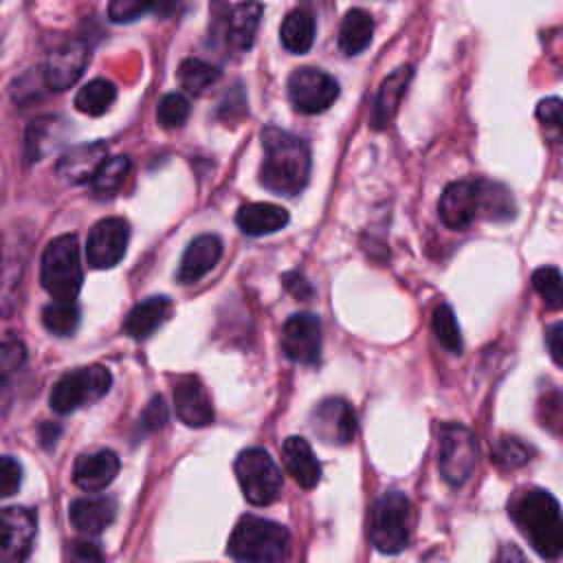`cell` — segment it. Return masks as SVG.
<instances>
[{
    "instance_id": "1",
    "label": "cell",
    "mask_w": 563,
    "mask_h": 563,
    "mask_svg": "<svg viewBox=\"0 0 563 563\" xmlns=\"http://www.w3.org/2000/svg\"><path fill=\"white\" fill-rule=\"evenodd\" d=\"M264 161L260 167V183L277 196H297L310 178V147L308 143L282 128L266 125L262 130Z\"/></svg>"
},
{
    "instance_id": "2",
    "label": "cell",
    "mask_w": 563,
    "mask_h": 563,
    "mask_svg": "<svg viewBox=\"0 0 563 563\" xmlns=\"http://www.w3.org/2000/svg\"><path fill=\"white\" fill-rule=\"evenodd\" d=\"M510 517L545 561L563 556V515L559 501L543 488H528L510 501Z\"/></svg>"
},
{
    "instance_id": "3",
    "label": "cell",
    "mask_w": 563,
    "mask_h": 563,
    "mask_svg": "<svg viewBox=\"0 0 563 563\" xmlns=\"http://www.w3.org/2000/svg\"><path fill=\"white\" fill-rule=\"evenodd\" d=\"M227 552L231 559L238 561H253V563H275L284 561L290 554V534L284 526L255 517L244 515L231 537Z\"/></svg>"
},
{
    "instance_id": "4",
    "label": "cell",
    "mask_w": 563,
    "mask_h": 563,
    "mask_svg": "<svg viewBox=\"0 0 563 563\" xmlns=\"http://www.w3.org/2000/svg\"><path fill=\"white\" fill-rule=\"evenodd\" d=\"M40 282L53 299H75L84 273L79 262V242L75 235L64 233L51 240L42 253Z\"/></svg>"
},
{
    "instance_id": "5",
    "label": "cell",
    "mask_w": 563,
    "mask_h": 563,
    "mask_svg": "<svg viewBox=\"0 0 563 563\" xmlns=\"http://www.w3.org/2000/svg\"><path fill=\"white\" fill-rule=\"evenodd\" d=\"M235 477L238 484L246 497L249 504L253 506H268L273 504L284 486L282 471L268 455V451L260 446L244 449L235 457Z\"/></svg>"
},
{
    "instance_id": "6",
    "label": "cell",
    "mask_w": 563,
    "mask_h": 563,
    "mask_svg": "<svg viewBox=\"0 0 563 563\" xmlns=\"http://www.w3.org/2000/svg\"><path fill=\"white\" fill-rule=\"evenodd\" d=\"M411 504L400 490H387L374 506L369 539L383 554H398L409 543Z\"/></svg>"
},
{
    "instance_id": "7",
    "label": "cell",
    "mask_w": 563,
    "mask_h": 563,
    "mask_svg": "<svg viewBox=\"0 0 563 563\" xmlns=\"http://www.w3.org/2000/svg\"><path fill=\"white\" fill-rule=\"evenodd\" d=\"M112 374L103 365L79 367L64 374L51 389L48 402L57 413H70L81 405L95 402L108 394Z\"/></svg>"
},
{
    "instance_id": "8",
    "label": "cell",
    "mask_w": 563,
    "mask_h": 563,
    "mask_svg": "<svg viewBox=\"0 0 563 563\" xmlns=\"http://www.w3.org/2000/svg\"><path fill=\"white\" fill-rule=\"evenodd\" d=\"M288 97L297 112L319 114L339 97V81L312 66H301L288 77Z\"/></svg>"
},
{
    "instance_id": "9",
    "label": "cell",
    "mask_w": 563,
    "mask_h": 563,
    "mask_svg": "<svg viewBox=\"0 0 563 563\" xmlns=\"http://www.w3.org/2000/svg\"><path fill=\"white\" fill-rule=\"evenodd\" d=\"M477 462L475 435L462 424H444L440 431V473L446 484L462 486Z\"/></svg>"
},
{
    "instance_id": "10",
    "label": "cell",
    "mask_w": 563,
    "mask_h": 563,
    "mask_svg": "<svg viewBox=\"0 0 563 563\" xmlns=\"http://www.w3.org/2000/svg\"><path fill=\"white\" fill-rule=\"evenodd\" d=\"M438 213L444 227L453 231L468 229L482 213V180H453L444 187Z\"/></svg>"
},
{
    "instance_id": "11",
    "label": "cell",
    "mask_w": 563,
    "mask_h": 563,
    "mask_svg": "<svg viewBox=\"0 0 563 563\" xmlns=\"http://www.w3.org/2000/svg\"><path fill=\"white\" fill-rule=\"evenodd\" d=\"M130 240V227L123 218H103L99 220L86 242V260L92 268H112L125 255Z\"/></svg>"
},
{
    "instance_id": "12",
    "label": "cell",
    "mask_w": 563,
    "mask_h": 563,
    "mask_svg": "<svg viewBox=\"0 0 563 563\" xmlns=\"http://www.w3.org/2000/svg\"><path fill=\"white\" fill-rule=\"evenodd\" d=\"M37 517L31 508L9 506L0 510V561H22L31 554Z\"/></svg>"
},
{
    "instance_id": "13",
    "label": "cell",
    "mask_w": 563,
    "mask_h": 563,
    "mask_svg": "<svg viewBox=\"0 0 563 563\" xmlns=\"http://www.w3.org/2000/svg\"><path fill=\"white\" fill-rule=\"evenodd\" d=\"M321 321L312 312L292 314L282 330V347L286 358L314 365L321 356Z\"/></svg>"
},
{
    "instance_id": "14",
    "label": "cell",
    "mask_w": 563,
    "mask_h": 563,
    "mask_svg": "<svg viewBox=\"0 0 563 563\" xmlns=\"http://www.w3.org/2000/svg\"><path fill=\"white\" fill-rule=\"evenodd\" d=\"M312 431L330 444H350L356 435V413L343 398H325L310 413Z\"/></svg>"
},
{
    "instance_id": "15",
    "label": "cell",
    "mask_w": 563,
    "mask_h": 563,
    "mask_svg": "<svg viewBox=\"0 0 563 563\" xmlns=\"http://www.w3.org/2000/svg\"><path fill=\"white\" fill-rule=\"evenodd\" d=\"M86 62H88V48L81 42H66L53 48L44 64V84L51 90L70 88L84 73Z\"/></svg>"
},
{
    "instance_id": "16",
    "label": "cell",
    "mask_w": 563,
    "mask_h": 563,
    "mask_svg": "<svg viewBox=\"0 0 563 563\" xmlns=\"http://www.w3.org/2000/svg\"><path fill=\"white\" fill-rule=\"evenodd\" d=\"M119 455L110 449L81 453L73 466V482L86 493L103 490L119 473Z\"/></svg>"
},
{
    "instance_id": "17",
    "label": "cell",
    "mask_w": 563,
    "mask_h": 563,
    "mask_svg": "<svg viewBox=\"0 0 563 563\" xmlns=\"http://www.w3.org/2000/svg\"><path fill=\"white\" fill-rule=\"evenodd\" d=\"M68 517L79 534L95 537L103 532L117 517V501L108 495H88L70 504Z\"/></svg>"
},
{
    "instance_id": "18",
    "label": "cell",
    "mask_w": 563,
    "mask_h": 563,
    "mask_svg": "<svg viewBox=\"0 0 563 563\" xmlns=\"http://www.w3.org/2000/svg\"><path fill=\"white\" fill-rule=\"evenodd\" d=\"M222 257V240L213 233H202L194 238L180 260L178 266V282L194 284L205 277Z\"/></svg>"
},
{
    "instance_id": "19",
    "label": "cell",
    "mask_w": 563,
    "mask_h": 563,
    "mask_svg": "<svg viewBox=\"0 0 563 563\" xmlns=\"http://www.w3.org/2000/svg\"><path fill=\"white\" fill-rule=\"evenodd\" d=\"M106 154H108V147L101 141L70 147L57 161L55 172H57L59 180H64L68 185L86 183V180H90L95 176L99 165L106 161Z\"/></svg>"
},
{
    "instance_id": "20",
    "label": "cell",
    "mask_w": 563,
    "mask_h": 563,
    "mask_svg": "<svg viewBox=\"0 0 563 563\" xmlns=\"http://www.w3.org/2000/svg\"><path fill=\"white\" fill-rule=\"evenodd\" d=\"M174 407H176V416L187 427H207L213 420L211 400L202 383L194 376L183 378L174 387Z\"/></svg>"
},
{
    "instance_id": "21",
    "label": "cell",
    "mask_w": 563,
    "mask_h": 563,
    "mask_svg": "<svg viewBox=\"0 0 563 563\" xmlns=\"http://www.w3.org/2000/svg\"><path fill=\"white\" fill-rule=\"evenodd\" d=\"M411 77H413V66H409V64L396 68L394 73H389L385 77V81L380 84L378 95L374 99V106H372L369 123H372L374 130H383V128H387L391 123V119L398 112L400 99H402Z\"/></svg>"
},
{
    "instance_id": "22",
    "label": "cell",
    "mask_w": 563,
    "mask_h": 563,
    "mask_svg": "<svg viewBox=\"0 0 563 563\" xmlns=\"http://www.w3.org/2000/svg\"><path fill=\"white\" fill-rule=\"evenodd\" d=\"M282 457H284L288 473L301 488L310 490L319 484L321 464H319L312 446L308 444V440H303L301 435L286 438L284 446H282Z\"/></svg>"
},
{
    "instance_id": "23",
    "label": "cell",
    "mask_w": 563,
    "mask_h": 563,
    "mask_svg": "<svg viewBox=\"0 0 563 563\" xmlns=\"http://www.w3.org/2000/svg\"><path fill=\"white\" fill-rule=\"evenodd\" d=\"M26 369V347L18 339L0 343V418L9 411L20 376Z\"/></svg>"
},
{
    "instance_id": "24",
    "label": "cell",
    "mask_w": 563,
    "mask_h": 563,
    "mask_svg": "<svg viewBox=\"0 0 563 563\" xmlns=\"http://www.w3.org/2000/svg\"><path fill=\"white\" fill-rule=\"evenodd\" d=\"M26 244H11L4 246L0 255V312L11 314L15 310L18 301V290L24 277V266H26Z\"/></svg>"
},
{
    "instance_id": "25",
    "label": "cell",
    "mask_w": 563,
    "mask_h": 563,
    "mask_svg": "<svg viewBox=\"0 0 563 563\" xmlns=\"http://www.w3.org/2000/svg\"><path fill=\"white\" fill-rule=\"evenodd\" d=\"M169 314H172L169 297H163V295L150 297L130 310V314L123 321V330L134 341H143L152 332H156L169 319Z\"/></svg>"
},
{
    "instance_id": "26",
    "label": "cell",
    "mask_w": 563,
    "mask_h": 563,
    "mask_svg": "<svg viewBox=\"0 0 563 563\" xmlns=\"http://www.w3.org/2000/svg\"><path fill=\"white\" fill-rule=\"evenodd\" d=\"M290 216L284 207L271 202H249L238 209L235 222L246 235H268L288 224Z\"/></svg>"
},
{
    "instance_id": "27",
    "label": "cell",
    "mask_w": 563,
    "mask_h": 563,
    "mask_svg": "<svg viewBox=\"0 0 563 563\" xmlns=\"http://www.w3.org/2000/svg\"><path fill=\"white\" fill-rule=\"evenodd\" d=\"M260 20H262V4L257 0L240 2L227 20L229 44L238 51H249L253 46Z\"/></svg>"
},
{
    "instance_id": "28",
    "label": "cell",
    "mask_w": 563,
    "mask_h": 563,
    "mask_svg": "<svg viewBox=\"0 0 563 563\" xmlns=\"http://www.w3.org/2000/svg\"><path fill=\"white\" fill-rule=\"evenodd\" d=\"M374 35V20L363 9H350L339 29V46L345 55L363 53Z\"/></svg>"
},
{
    "instance_id": "29",
    "label": "cell",
    "mask_w": 563,
    "mask_h": 563,
    "mask_svg": "<svg viewBox=\"0 0 563 563\" xmlns=\"http://www.w3.org/2000/svg\"><path fill=\"white\" fill-rule=\"evenodd\" d=\"M279 37L286 51L301 55L308 53L314 42V18L306 9L290 11L279 29Z\"/></svg>"
},
{
    "instance_id": "30",
    "label": "cell",
    "mask_w": 563,
    "mask_h": 563,
    "mask_svg": "<svg viewBox=\"0 0 563 563\" xmlns=\"http://www.w3.org/2000/svg\"><path fill=\"white\" fill-rule=\"evenodd\" d=\"M114 99H117L114 84L99 77L79 88V92L75 97V108L84 114L99 117L114 103Z\"/></svg>"
},
{
    "instance_id": "31",
    "label": "cell",
    "mask_w": 563,
    "mask_h": 563,
    "mask_svg": "<svg viewBox=\"0 0 563 563\" xmlns=\"http://www.w3.org/2000/svg\"><path fill=\"white\" fill-rule=\"evenodd\" d=\"M42 325L55 336H70L79 325V308L75 299H53L42 310Z\"/></svg>"
},
{
    "instance_id": "32",
    "label": "cell",
    "mask_w": 563,
    "mask_h": 563,
    "mask_svg": "<svg viewBox=\"0 0 563 563\" xmlns=\"http://www.w3.org/2000/svg\"><path fill=\"white\" fill-rule=\"evenodd\" d=\"M220 79V70L216 66H211L209 62L196 59V57H187L180 66H178V81L183 86V90L187 95H202L207 88H211L216 81Z\"/></svg>"
},
{
    "instance_id": "33",
    "label": "cell",
    "mask_w": 563,
    "mask_h": 563,
    "mask_svg": "<svg viewBox=\"0 0 563 563\" xmlns=\"http://www.w3.org/2000/svg\"><path fill=\"white\" fill-rule=\"evenodd\" d=\"M130 169H132V161L128 156L106 158L95 172V176L90 178L92 191L97 196H112L125 183V178L130 176Z\"/></svg>"
},
{
    "instance_id": "34",
    "label": "cell",
    "mask_w": 563,
    "mask_h": 563,
    "mask_svg": "<svg viewBox=\"0 0 563 563\" xmlns=\"http://www.w3.org/2000/svg\"><path fill=\"white\" fill-rule=\"evenodd\" d=\"M174 7V0H110L108 15L112 22H132L145 13L167 15Z\"/></svg>"
},
{
    "instance_id": "35",
    "label": "cell",
    "mask_w": 563,
    "mask_h": 563,
    "mask_svg": "<svg viewBox=\"0 0 563 563\" xmlns=\"http://www.w3.org/2000/svg\"><path fill=\"white\" fill-rule=\"evenodd\" d=\"M431 328L435 339L440 341V345L446 352L460 354L462 352V334H460V325L455 319V312L451 310V306L440 303L433 314H431Z\"/></svg>"
},
{
    "instance_id": "36",
    "label": "cell",
    "mask_w": 563,
    "mask_h": 563,
    "mask_svg": "<svg viewBox=\"0 0 563 563\" xmlns=\"http://www.w3.org/2000/svg\"><path fill=\"white\" fill-rule=\"evenodd\" d=\"M482 213L490 220H510L515 216V202L506 187L482 180Z\"/></svg>"
},
{
    "instance_id": "37",
    "label": "cell",
    "mask_w": 563,
    "mask_h": 563,
    "mask_svg": "<svg viewBox=\"0 0 563 563\" xmlns=\"http://www.w3.org/2000/svg\"><path fill=\"white\" fill-rule=\"evenodd\" d=\"M532 286L550 310H563V275L554 266H541L532 273Z\"/></svg>"
},
{
    "instance_id": "38",
    "label": "cell",
    "mask_w": 563,
    "mask_h": 563,
    "mask_svg": "<svg viewBox=\"0 0 563 563\" xmlns=\"http://www.w3.org/2000/svg\"><path fill=\"white\" fill-rule=\"evenodd\" d=\"M534 114L541 121V125L545 128L552 143L563 152V101L559 97L541 99Z\"/></svg>"
},
{
    "instance_id": "39",
    "label": "cell",
    "mask_w": 563,
    "mask_h": 563,
    "mask_svg": "<svg viewBox=\"0 0 563 563\" xmlns=\"http://www.w3.org/2000/svg\"><path fill=\"white\" fill-rule=\"evenodd\" d=\"M189 117V101L180 92H169L158 101L156 108V119L161 128H180Z\"/></svg>"
},
{
    "instance_id": "40",
    "label": "cell",
    "mask_w": 563,
    "mask_h": 563,
    "mask_svg": "<svg viewBox=\"0 0 563 563\" xmlns=\"http://www.w3.org/2000/svg\"><path fill=\"white\" fill-rule=\"evenodd\" d=\"M537 416L552 433H563V389H550L539 398Z\"/></svg>"
},
{
    "instance_id": "41",
    "label": "cell",
    "mask_w": 563,
    "mask_h": 563,
    "mask_svg": "<svg viewBox=\"0 0 563 563\" xmlns=\"http://www.w3.org/2000/svg\"><path fill=\"white\" fill-rule=\"evenodd\" d=\"M530 460V451L523 442L515 438H501L493 446V462L501 468H517Z\"/></svg>"
},
{
    "instance_id": "42",
    "label": "cell",
    "mask_w": 563,
    "mask_h": 563,
    "mask_svg": "<svg viewBox=\"0 0 563 563\" xmlns=\"http://www.w3.org/2000/svg\"><path fill=\"white\" fill-rule=\"evenodd\" d=\"M22 484V466L11 455H0V497L18 493Z\"/></svg>"
},
{
    "instance_id": "43",
    "label": "cell",
    "mask_w": 563,
    "mask_h": 563,
    "mask_svg": "<svg viewBox=\"0 0 563 563\" xmlns=\"http://www.w3.org/2000/svg\"><path fill=\"white\" fill-rule=\"evenodd\" d=\"M167 422V407L163 402V398H152V402L147 405V409L141 416V429L143 431H156Z\"/></svg>"
},
{
    "instance_id": "44",
    "label": "cell",
    "mask_w": 563,
    "mask_h": 563,
    "mask_svg": "<svg viewBox=\"0 0 563 563\" xmlns=\"http://www.w3.org/2000/svg\"><path fill=\"white\" fill-rule=\"evenodd\" d=\"M545 345L550 352V358L563 367V321H554L545 330Z\"/></svg>"
},
{
    "instance_id": "45",
    "label": "cell",
    "mask_w": 563,
    "mask_h": 563,
    "mask_svg": "<svg viewBox=\"0 0 563 563\" xmlns=\"http://www.w3.org/2000/svg\"><path fill=\"white\" fill-rule=\"evenodd\" d=\"M282 279H284V288H286L290 295H295L297 299H308V297H312V286L303 279V275L290 271V273H284Z\"/></svg>"
},
{
    "instance_id": "46",
    "label": "cell",
    "mask_w": 563,
    "mask_h": 563,
    "mask_svg": "<svg viewBox=\"0 0 563 563\" xmlns=\"http://www.w3.org/2000/svg\"><path fill=\"white\" fill-rule=\"evenodd\" d=\"M73 556H75V559H81V561H99V559H101V552H99L92 543H75Z\"/></svg>"
}]
</instances>
